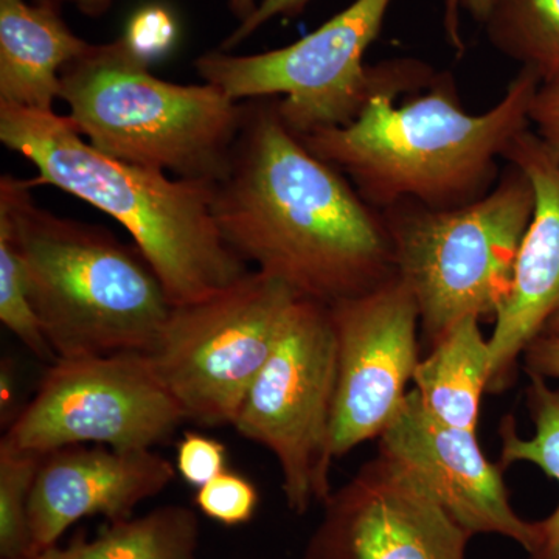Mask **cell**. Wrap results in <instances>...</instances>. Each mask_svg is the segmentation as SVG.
I'll return each instance as SVG.
<instances>
[{
    "instance_id": "cell-1",
    "label": "cell",
    "mask_w": 559,
    "mask_h": 559,
    "mask_svg": "<svg viewBox=\"0 0 559 559\" xmlns=\"http://www.w3.org/2000/svg\"><path fill=\"white\" fill-rule=\"evenodd\" d=\"M242 103L240 134L213 197L227 245L255 271L329 307L395 277L382 212L286 127L277 98Z\"/></svg>"
},
{
    "instance_id": "cell-2",
    "label": "cell",
    "mask_w": 559,
    "mask_h": 559,
    "mask_svg": "<svg viewBox=\"0 0 559 559\" xmlns=\"http://www.w3.org/2000/svg\"><path fill=\"white\" fill-rule=\"evenodd\" d=\"M539 86V76L521 68L492 108L469 114L450 73L395 60L390 79L352 123L300 139L380 212L401 201L462 207L496 186L498 160L528 130Z\"/></svg>"
},
{
    "instance_id": "cell-3",
    "label": "cell",
    "mask_w": 559,
    "mask_h": 559,
    "mask_svg": "<svg viewBox=\"0 0 559 559\" xmlns=\"http://www.w3.org/2000/svg\"><path fill=\"white\" fill-rule=\"evenodd\" d=\"M0 142L31 162L35 186L66 191L116 219L173 307L213 296L250 272L216 224L215 183L112 159L57 112L0 105Z\"/></svg>"
},
{
    "instance_id": "cell-4",
    "label": "cell",
    "mask_w": 559,
    "mask_h": 559,
    "mask_svg": "<svg viewBox=\"0 0 559 559\" xmlns=\"http://www.w3.org/2000/svg\"><path fill=\"white\" fill-rule=\"evenodd\" d=\"M33 180L3 175L0 212L20 248L28 294L57 358L150 353L173 305L138 246L36 204Z\"/></svg>"
},
{
    "instance_id": "cell-5",
    "label": "cell",
    "mask_w": 559,
    "mask_h": 559,
    "mask_svg": "<svg viewBox=\"0 0 559 559\" xmlns=\"http://www.w3.org/2000/svg\"><path fill=\"white\" fill-rule=\"evenodd\" d=\"M69 119L95 150L175 178L216 183L229 168L245 103L210 83L154 75L124 36L91 44L61 73Z\"/></svg>"
},
{
    "instance_id": "cell-6",
    "label": "cell",
    "mask_w": 559,
    "mask_h": 559,
    "mask_svg": "<svg viewBox=\"0 0 559 559\" xmlns=\"http://www.w3.org/2000/svg\"><path fill=\"white\" fill-rule=\"evenodd\" d=\"M535 210V190L509 164L479 200L454 209L401 201L381 210L395 272L414 294L429 344L466 316L496 319Z\"/></svg>"
},
{
    "instance_id": "cell-7",
    "label": "cell",
    "mask_w": 559,
    "mask_h": 559,
    "mask_svg": "<svg viewBox=\"0 0 559 559\" xmlns=\"http://www.w3.org/2000/svg\"><path fill=\"white\" fill-rule=\"evenodd\" d=\"M392 3L355 0L289 46L252 55L210 50L197 58L194 69L231 100L277 98L280 117L299 138L345 127L395 68V60L364 62Z\"/></svg>"
},
{
    "instance_id": "cell-8",
    "label": "cell",
    "mask_w": 559,
    "mask_h": 559,
    "mask_svg": "<svg viewBox=\"0 0 559 559\" xmlns=\"http://www.w3.org/2000/svg\"><path fill=\"white\" fill-rule=\"evenodd\" d=\"M300 294L250 271L229 288L173 307L148 358L187 421L234 426Z\"/></svg>"
},
{
    "instance_id": "cell-9",
    "label": "cell",
    "mask_w": 559,
    "mask_h": 559,
    "mask_svg": "<svg viewBox=\"0 0 559 559\" xmlns=\"http://www.w3.org/2000/svg\"><path fill=\"white\" fill-rule=\"evenodd\" d=\"M337 344L329 305L300 297L250 385L234 428L277 459L288 509L330 498Z\"/></svg>"
},
{
    "instance_id": "cell-10",
    "label": "cell",
    "mask_w": 559,
    "mask_h": 559,
    "mask_svg": "<svg viewBox=\"0 0 559 559\" xmlns=\"http://www.w3.org/2000/svg\"><path fill=\"white\" fill-rule=\"evenodd\" d=\"M186 421L146 353L57 358L0 443L43 454L91 443L153 450Z\"/></svg>"
},
{
    "instance_id": "cell-11",
    "label": "cell",
    "mask_w": 559,
    "mask_h": 559,
    "mask_svg": "<svg viewBox=\"0 0 559 559\" xmlns=\"http://www.w3.org/2000/svg\"><path fill=\"white\" fill-rule=\"evenodd\" d=\"M337 344L334 457L380 437L406 400L419 362V311L395 275L378 288L331 305Z\"/></svg>"
},
{
    "instance_id": "cell-12",
    "label": "cell",
    "mask_w": 559,
    "mask_h": 559,
    "mask_svg": "<svg viewBox=\"0 0 559 559\" xmlns=\"http://www.w3.org/2000/svg\"><path fill=\"white\" fill-rule=\"evenodd\" d=\"M323 506L300 559H466L473 538L409 469L381 452Z\"/></svg>"
},
{
    "instance_id": "cell-13",
    "label": "cell",
    "mask_w": 559,
    "mask_h": 559,
    "mask_svg": "<svg viewBox=\"0 0 559 559\" xmlns=\"http://www.w3.org/2000/svg\"><path fill=\"white\" fill-rule=\"evenodd\" d=\"M476 436L433 418L412 389L381 433L380 452L409 469L471 536H506L530 554L536 522L511 507L503 468L488 462Z\"/></svg>"
},
{
    "instance_id": "cell-14",
    "label": "cell",
    "mask_w": 559,
    "mask_h": 559,
    "mask_svg": "<svg viewBox=\"0 0 559 559\" xmlns=\"http://www.w3.org/2000/svg\"><path fill=\"white\" fill-rule=\"evenodd\" d=\"M176 473L170 460L154 450L72 444L47 452L28 503L35 554L57 546L66 530L84 518L128 520L140 503L170 487Z\"/></svg>"
},
{
    "instance_id": "cell-15",
    "label": "cell",
    "mask_w": 559,
    "mask_h": 559,
    "mask_svg": "<svg viewBox=\"0 0 559 559\" xmlns=\"http://www.w3.org/2000/svg\"><path fill=\"white\" fill-rule=\"evenodd\" d=\"M503 160L527 175L535 210L518 250L509 296L488 340V392L510 384L518 358L559 310V160L530 128L513 140Z\"/></svg>"
},
{
    "instance_id": "cell-16",
    "label": "cell",
    "mask_w": 559,
    "mask_h": 559,
    "mask_svg": "<svg viewBox=\"0 0 559 559\" xmlns=\"http://www.w3.org/2000/svg\"><path fill=\"white\" fill-rule=\"evenodd\" d=\"M90 46L60 10L0 0V105L55 112L62 70Z\"/></svg>"
},
{
    "instance_id": "cell-17",
    "label": "cell",
    "mask_w": 559,
    "mask_h": 559,
    "mask_svg": "<svg viewBox=\"0 0 559 559\" xmlns=\"http://www.w3.org/2000/svg\"><path fill=\"white\" fill-rule=\"evenodd\" d=\"M412 382L433 418L477 432L481 395L489 382V345L480 319L466 316L444 331L428 358L419 359Z\"/></svg>"
},
{
    "instance_id": "cell-18",
    "label": "cell",
    "mask_w": 559,
    "mask_h": 559,
    "mask_svg": "<svg viewBox=\"0 0 559 559\" xmlns=\"http://www.w3.org/2000/svg\"><path fill=\"white\" fill-rule=\"evenodd\" d=\"M200 522L193 510L164 506L145 516L109 522L92 540L53 546L38 559H198Z\"/></svg>"
},
{
    "instance_id": "cell-19",
    "label": "cell",
    "mask_w": 559,
    "mask_h": 559,
    "mask_svg": "<svg viewBox=\"0 0 559 559\" xmlns=\"http://www.w3.org/2000/svg\"><path fill=\"white\" fill-rule=\"evenodd\" d=\"M527 406L535 423L533 439L518 436L514 419H503L500 426L499 465L502 468L516 462L539 466L547 476L559 484V389L547 385L546 378L528 373ZM536 544L530 559H559V503L546 520L536 522Z\"/></svg>"
},
{
    "instance_id": "cell-20",
    "label": "cell",
    "mask_w": 559,
    "mask_h": 559,
    "mask_svg": "<svg viewBox=\"0 0 559 559\" xmlns=\"http://www.w3.org/2000/svg\"><path fill=\"white\" fill-rule=\"evenodd\" d=\"M484 25L500 53L559 84V0H495Z\"/></svg>"
},
{
    "instance_id": "cell-21",
    "label": "cell",
    "mask_w": 559,
    "mask_h": 559,
    "mask_svg": "<svg viewBox=\"0 0 559 559\" xmlns=\"http://www.w3.org/2000/svg\"><path fill=\"white\" fill-rule=\"evenodd\" d=\"M46 454L14 450L0 443V557H36L28 503L36 474Z\"/></svg>"
},
{
    "instance_id": "cell-22",
    "label": "cell",
    "mask_w": 559,
    "mask_h": 559,
    "mask_svg": "<svg viewBox=\"0 0 559 559\" xmlns=\"http://www.w3.org/2000/svg\"><path fill=\"white\" fill-rule=\"evenodd\" d=\"M0 322L36 358L46 362L57 359L33 308L20 248L10 218L3 212H0Z\"/></svg>"
},
{
    "instance_id": "cell-23",
    "label": "cell",
    "mask_w": 559,
    "mask_h": 559,
    "mask_svg": "<svg viewBox=\"0 0 559 559\" xmlns=\"http://www.w3.org/2000/svg\"><path fill=\"white\" fill-rule=\"evenodd\" d=\"M197 506L210 520L235 527L252 520L259 507V491L241 474L224 471L198 489Z\"/></svg>"
},
{
    "instance_id": "cell-24",
    "label": "cell",
    "mask_w": 559,
    "mask_h": 559,
    "mask_svg": "<svg viewBox=\"0 0 559 559\" xmlns=\"http://www.w3.org/2000/svg\"><path fill=\"white\" fill-rule=\"evenodd\" d=\"M226 466V444L202 433H183L176 451V471L190 487H204L227 471Z\"/></svg>"
},
{
    "instance_id": "cell-25",
    "label": "cell",
    "mask_w": 559,
    "mask_h": 559,
    "mask_svg": "<svg viewBox=\"0 0 559 559\" xmlns=\"http://www.w3.org/2000/svg\"><path fill=\"white\" fill-rule=\"evenodd\" d=\"M123 36L142 57L151 60L171 46L176 22L170 11L157 5L146 7L134 14Z\"/></svg>"
},
{
    "instance_id": "cell-26",
    "label": "cell",
    "mask_w": 559,
    "mask_h": 559,
    "mask_svg": "<svg viewBox=\"0 0 559 559\" xmlns=\"http://www.w3.org/2000/svg\"><path fill=\"white\" fill-rule=\"evenodd\" d=\"M312 0H263L255 13L248 21L238 24L237 28L221 44L219 49L231 51L241 46L260 28L275 20H293L308 9Z\"/></svg>"
},
{
    "instance_id": "cell-27",
    "label": "cell",
    "mask_w": 559,
    "mask_h": 559,
    "mask_svg": "<svg viewBox=\"0 0 559 559\" xmlns=\"http://www.w3.org/2000/svg\"><path fill=\"white\" fill-rule=\"evenodd\" d=\"M528 117L538 138L559 160V84H540Z\"/></svg>"
},
{
    "instance_id": "cell-28",
    "label": "cell",
    "mask_w": 559,
    "mask_h": 559,
    "mask_svg": "<svg viewBox=\"0 0 559 559\" xmlns=\"http://www.w3.org/2000/svg\"><path fill=\"white\" fill-rule=\"evenodd\" d=\"M527 373L559 380V334H539L524 352Z\"/></svg>"
},
{
    "instance_id": "cell-29",
    "label": "cell",
    "mask_w": 559,
    "mask_h": 559,
    "mask_svg": "<svg viewBox=\"0 0 559 559\" xmlns=\"http://www.w3.org/2000/svg\"><path fill=\"white\" fill-rule=\"evenodd\" d=\"M462 0H443L444 36L457 57H462L466 50L462 32Z\"/></svg>"
},
{
    "instance_id": "cell-30",
    "label": "cell",
    "mask_w": 559,
    "mask_h": 559,
    "mask_svg": "<svg viewBox=\"0 0 559 559\" xmlns=\"http://www.w3.org/2000/svg\"><path fill=\"white\" fill-rule=\"evenodd\" d=\"M69 2L73 3L75 9L84 16L98 20V17L108 14L119 0H69Z\"/></svg>"
},
{
    "instance_id": "cell-31",
    "label": "cell",
    "mask_w": 559,
    "mask_h": 559,
    "mask_svg": "<svg viewBox=\"0 0 559 559\" xmlns=\"http://www.w3.org/2000/svg\"><path fill=\"white\" fill-rule=\"evenodd\" d=\"M263 0H229V10L238 24H242L255 13Z\"/></svg>"
},
{
    "instance_id": "cell-32",
    "label": "cell",
    "mask_w": 559,
    "mask_h": 559,
    "mask_svg": "<svg viewBox=\"0 0 559 559\" xmlns=\"http://www.w3.org/2000/svg\"><path fill=\"white\" fill-rule=\"evenodd\" d=\"M492 3H495V0H462V9L469 13L474 21L484 25Z\"/></svg>"
},
{
    "instance_id": "cell-33",
    "label": "cell",
    "mask_w": 559,
    "mask_h": 559,
    "mask_svg": "<svg viewBox=\"0 0 559 559\" xmlns=\"http://www.w3.org/2000/svg\"><path fill=\"white\" fill-rule=\"evenodd\" d=\"M543 333L559 334V310L551 316V319L547 322L546 329H544Z\"/></svg>"
},
{
    "instance_id": "cell-34",
    "label": "cell",
    "mask_w": 559,
    "mask_h": 559,
    "mask_svg": "<svg viewBox=\"0 0 559 559\" xmlns=\"http://www.w3.org/2000/svg\"><path fill=\"white\" fill-rule=\"evenodd\" d=\"M69 2V0H35V3L44 7H51V9L60 10L62 3Z\"/></svg>"
},
{
    "instance_id": "cell-35",
    "label": "cell",
    "mask_w": 559,
    "mask_h": 559,
    "mask_svg": "<svg viewBox=\"0 0 559 559\" xmlns=\"http://www.w3.org/2000/svg\"><path fill=\"white\" fill-rule=\"evenodd\" d=\"M16 559H38L36 557H25V558H16Z\"/></svg>"
}]
</instances>
